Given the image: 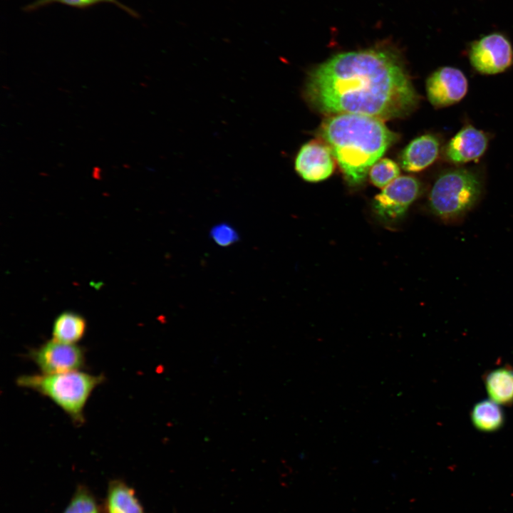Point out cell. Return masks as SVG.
Masks as SVG:
<instances>
[{"label":"cell","mask_w":513,"mask_h":513,"mask_svg":"<svg viewBox=\"0 0 513 513\" xmlns=\"http://www.w3.org/2000/svg\"><path fill=\"white\" fill-rule=\"evenodd\" d=\"M303 95L326 115L349 113L403 118L419 96L398 51L389 46L338 53L308 73Z\"/></svg>","instance_id":"obj_1"},{"label":"cell","mask_w":513,"mask_h":513,"mask_svg":"<svg viewBox=\"0 0 513 513\" xmlns=\"http://www.w3.org/2000/svg\"><path fill=\"white\" fill-rule=\"evenodd\" d=\"M317 133L352 186L364 182L370 167L398 138L382 120L349 113L327 115Z\"/></svg>","instance_id":"obj_2"},{"label":"cell","mask_w":513,"mask_h":513,"mask_svg":"<svg viewBox=\"0 0 513 513\" xmlns=\"http://www.w3.org/2000/svg\"><path fill=\"white\" fill-rule=\"evenodd\" d=\"M103 374L93 375L81 370L61 373H35L17 378L18 386L32 390L48 398L76 423L85 419L83 410L93 390L103 381Z\"/></svg>","instance_id":"obj_3"},{"label":"cell","mask_w":513,"mask_h":513,"mask_svg":"<svg viewBox=\"0 0 513 513\" xmlns=\"http://www.w3.org/2000/svg\"><path fill=\"white\" fill-rule=\"evenodd\" d=\"M483 183L479 174L467 168H454L441 173L428 197L429 207L445 222L461 219L479 201Z\"/></svg>","instance_id":"obj_4"},{"label":"cell","mask_w":513,"mask_h":513,"mask_svg":"<svg viewBox=\"0 0 513 513\" xmlns=\"http://www.w3.org/2000/svg\"><path fill=\"white\" fill-rule=\"evenodd\" d=\"M472 68L484 75L504 72L513 65V47L501 32H492L472 41L468 48Z\"/></svg>","instance_id":"obj_5"},{"label":"cell","mask_w":513,"mask_h":513,"mask_svg":"<svg viewBox=\"0 0 513 513\" xmlns=\"http://www.w3.org/2000/svg\"><path fill=\"white\" fill-rule=\"evenodd\" d=\"M420 181L411 176H399L383 188L373 201L374 212L383 222L398 220L421 192Z\"/></svg>","instance_id":"obj_6"},{"label":"cell","mask_w":513,"mask_h":513,"mask_svg":"<svg viewBox=\"0 0 513 513\" xmlns=\"http://www.w3.org/2000/svg\"><path fill=\"white\" fill-rule=\"evenodd\" d=\"M27 355L44 374L81 370L86 362V352L83 347L54 339L30 349Z\"/></svg>","instance_id":"obj_7"},{"label":"cell","mask_w":513,"mask_h":513,"mask_svg":"<svg viewBox=\"0 0 513 513\" xmlns=\"http://www.w3.org/2000/svg\"><path fill=\"white\" fill-rule=\"evenodd\" d=\"M425 88L429 102L441 108L460 102L467 93L468 81L460 69L443 66L429 76Z\"/></svg>","instance_id":"obj_8"},{"label":"cell","mask_w":513,"mask_h":513,"mask_svg":"<svg viewBox=\"0 0 513 513\" xmlns=\"http://www.w3.org/2000/svg\"><path fill=\"white\" fill-rule=\"evenodd\" d=\"M335 158L330 147L321 140L304 143L294 158L297 175L309 182H318L329 177L335 167Z\"/></svg>","instance_id":"obj_9"},{"label":"cell","mask_w":513,"mask_h":513,"mask_svg":"<svg viewBox=\"0 0 513 513\" xmlns=\"http://www.w3.org/2000/svg\"><path fill=\"white\" fill-rule=\"evenodd\" d=\"M488 137L472 125L460 129L447 142L445 156L450 162L460 165L480 158L488 146Z\"/></svg>","instance_id":"obj_10"},{"label":"cell","mask_w":513,"mask_h":513,"mask_svg":"<svg viewBox=\"0 0 513 513\" xmlns=\"http://www.w3.org/2000/svg\"><path fill=\"white\" fill-rule=\"evenodd\" d=\"M440 150L439 138L426 133L412 140L400 155L402 168L410 172L422 171L430 166L437 158Z\"/></svg>","instance_id":"obj_11"},{"label":"cell","mask_w":513,"mask_h":513,"mask_svg":"<svg viewBox=\"0 0 513 513\" xmlns=\"http://www.w3.org/2000/svg\"><path fill=\"white\" fill-rule=\"evenodd\" d=\"M103 510L104 513H145L134 489L121 480L110 481Z\"/></svg>","instance_id":"obj_12"},{"label":"cell","mask_w":513,"mask_h":513,"mask_svg":"<svg viewBox=\"0 0 513 513\" xmlns=\"http://www.w3.org/2000/svg\"><path fill=\"white\" fill-rule=\"evenodd\" d=\"M486 390L490 399L499 405H513V368L504 366L484 375Z\"/></svg>","instance_id":"obj_13"},{"label":"cell","mask_w":513,"mask_h":513,"mask_svg":"<svg viewBox=\"0 0 513 513\" xmlns=\"http://www.w3.org/2000/svg\"><path fill=\"white\" fill-rule=\"evenodd\" d=\"M86 321L78 314L65 311L55 319L52 327L53 339L58 341L76 344L84 336Z\"/></svg>","instance_id":"obj_14"},{"label":"cell","mask_w":513,"mask_h":513,"mask_svg":"<svg viewBox=\"0 0 513 513\" xmlns=\"http://www.w3.org/2000/svg\"><path fill=\"white\" fill-rule=\"evenodd\" d=\"M474 427L481 432H492L499 430L504 423L505 417L499 404L492 400H483L476 403L470 414Z\"/></svg>","instance_id":"obj_15"},{"label":"cell","mask_w":513,"mask_h":513,"mask_svg":"<svg viewBox=\"0 0 513 513\" xmlns=\"http://www.w3.org/2000/svg\"><path fill=\"white\" fill-rule=\"evenodd\" d=\"M95 496L84 485H78L63 513H103Z\"/></svg>","instance_id":"obj_16"},{"label":"cell","mask_w":513,"mask_h":513,"mask_svg":"<svg viewBox=\"0 0 513 513\" xmlns=\"http://www.w3.org/2000/svg\"><path fill=\"white\" fill-rule=\"evenodd\" d=\"M400 171L398 165L388 158L379 159L370 167L368 175L373 185L384 188L398 178Z\"/></svg>","instance_id":"obj_17"},{"label":"cell","mask_w":513,"mask_h":513,"mask_svg":"<svg viewBox=\"0 0 513 513\" xmlns=\"http://www.w3.org/2000/svg\"><path fill=\"white\" fill-rule=\"evenodd\" d=\"M53 3H59L79 9L90 7L100 3H110L132 16L138 17V14L135 11L122 4L118 0H36L26 6L24 9L26 11H31Z\"/></svg>","instance_id":"obj_18"},{"label":"cell","mask_w":513,"mask_h":513,"mask_svg":"<svg viewBox=\"0 0 513 513\" xmlns=\"http://www.w3.org/2000/svg\"><path fill=\"white\" fill-rule=\"evenodd\" d=\"M210 235L214 242L222 247L229 246L239 239L236 230L227 223H221L213 227Z\"/></svg>","instance_id":"obj_19"}]
</instances>
